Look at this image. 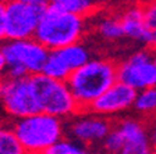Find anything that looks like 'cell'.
Masks as SVG:
<instances>
[{
  "label": "cell",
  "mask_w": 156,
  "mask_h": 154,
  "mask_svg": "<svg viewBox=\"0 0 156 154\" xmlns=\"http://www.w3.org/2000/svg\"><path fill=\"white\" fill-rule=\"evenodd\" d=\"M117 82V65L109 60H89L67 79L80 110H88L107 89Z\"/></svg>",
  "instance_id": "obj_1"
},
{
  "label": "cell",
  "mask_w": 156,
  "mask_h": 154,
  "mask_svg": "<svg viewBox=\"0 0 156 154\" xmlns=\"http://www.w3.org/2000/svg\"><path fill=\"white\" fill-rule=\"evenodd\" d=\"M84 32V18L49 7L39 21L34 39L49 51L75 45Z\"/></svg>",
  "instance_id": "obj_2"
},
{
  "label": "cell",
  "mask_w": 156,
  "mask_h": 154,
  "mask_svg": "<svg viewBox=\"0 0 156 154\" xmlns=\"http://www.w3.org/2000/svg\"><path fill=\"white\" fill-rule=\"evenodd\" d=\"M13 131L27 154H43L63 139L62 119L45 112L17 119Z\"/></svg>",
  "instance_id": "obj_3"
},
{
  "label": "cell",
  "mask_w": 156,
  "mask_h": 154,
  "mask_svg": "<svg viewBox=\"0 0 156 154\" xmlns=\"http://www.w3.org/2000/svg\"><path fill=\"white\" fill-rule=\"evenodd\" d=\"M31 82L39 112H45L56 118H64L81 111L67 82L50 79L42 74L31 77Z\"/></svg>",
  "instance_id": "obj_4"
},
{
  "label": "cell",
  "mask_w": 156,
  "mask_h": 154,
  "mask_svg": "<svg viewBox=\"0 0 156 154\" xmlns=\"http://www.w3.org/2000/svg\"><path fill=\"white\" fill-rule=\"evenodd\" d=\"M49 9L45 0H10L6 2L7 40L32 39L39 21Z\"/></svg>",
  "instance_id": "obj_5"
},
{
  "label": "cell",
  "mask_w": 156,
  "mask_h": 154,
  "mask_svg": "<svg viewBox=\"0 0 156 154\" xmlns=\"http://www.w3.org/2000/svg\"><path fill=\"white\" fill-rule=\"evenodd\" d=\"M0 101L7 114L17 119L39 112L31 77L23 79L4 78L0 82Z\"/></svg>",
  "instance_id": "obj_6"
},
{
  "label": "cell",
  "mask_w": 156,
  "mask_h": 154,
  "mask_svg": "<svg viewBox=\"0 0 156 154\" xmlns=\"http://www.w3.org/2000/svg\"><path fill=\"white\" fill-rule=\"evenodd\" d=\"M117 82L141 92L156 86V70L151 50H140L117 65Z\"/></svg>",
  "instance_id": "obj_7"
},
{
  "label": "cell",
  "mask_w": 156,
  "mask_h": 154,
  "mask_svg": "<svg viewBox=\"0 0 156 154\" xmlns=\"http://www.w3.org/2000/svg\"><path fill=\"white\" fill-rule=\"evenodd\" d=\"M7 65H20L28 72L29 77L42 72L43 65L50 51L35 39L7 40L2 45Z\"/></svg>",
  "instance_id": "obj_8"
},
{
  "label": "cell",
  "mask_w": 156,
  "mask_h": 154,
  "mask_svg": "<svg viewBox=\"0 0 156 154\" xmlns=\"http://www.w3.org/2000/svg\"><path fill=\"white\" fill-rule=\"evenodd\" d=\"M135 97V90L120 82H116L99 99L95 100L88 110L95 115H113V114H119L131 108L134 106Z\"/></svg>",
  "instance_id": "obj_9"
},
{
  "label": "cell",
  "mask_w": 156,
  "mask_h": 154,
  "mask_svg": "<svg viewBox=\"0 0 156 154\" xmlns=\"http://www.w3.org/2000/svg\"><path fill=\"white\" fill-rule=\"evenodd\" d=\"M113 129L112 122L101 115H87L75 119L70 126V133L80 145H94L103 142Z\"/></svg>",
  "instance_id": "obj_10"
},
{
  "label": "cell",
  "mask_w": 156,
  "mask_h": 154,
  "mask_svg": "<svg viewBox=\"0 0 156 154\" xmlns=\"http://www.w3.org/2000/svg\"><path fill=\"white\" fill-rule=\"evenodd\" d=\"M124 138V147L120 154H149L152 151L146 126L134 118H126L116 126Z\"/></svg>",
  "instance_id": "obj_11"
},
{
  "label": "cell",
  "mask_w": 156,
  "mask_h": 154,
  "mask_svg": "<svg viewBox=\"0 0 156 154\" xmlns=\"http://www.w3.org/2000/svg\"><path fill=\"white\" fill-rule=\"evenodd\" d=\"M121 26H123V32L124 36L128 38L136 39L140 42L145 43L149 29L145 25L144 21V13H142V7L141 4L133 6L130 9H127L120 17Z\"/></svg>",
  "instance_id": "obj_12"
},
{
  "label": "cell",
  "mask_w": 156,
  "mask_h": 154,
  "mask_svg": "<svg viewBox=\"0 0 156 154\" xmlns=\"http://www.w3.org/2000/svg\"><path fill=\"white\" fill-rule=\"evenodd\" d=\"M49 7L62 11V13L85 18L94 11H96L99 9V4L91 0H52L49 2Z\"/></svg>",
  "instance_id": "obj_13"
},
{
  "label": "cell",
  "mask_w": 156,
  "mask_h": 154,
  "mask_svg": "<svg viewBox=\"0 0 156 154\" xmlns=\"http://www.w3.org/2000/svg\"><path fill=\"white\" fill-rule=\"evenodd\" d=\"M55 51L57 53L60 60L64 63L66 67L71 71V72H74L78 68L84 67L88 61L91 60L89 58V51L82 45H80V43L70 45L67 47H63L60 50H55Z\"/></svg>",
  "instance_id": "obj_14"
},
{
  "label": "cell",
  "mask_w": 156,
  "mask_h": 154,
  "mask_svg": "<svg viewBox=\"0 0 156 154\" xmlns=\"http://www.w3.org/2000/svg\"><path fill=\"white\" fill-rule=\"evenodd\" d=\"M134 108L148 118H156V86L136 92Z\"/></svg>",
  "instance_id": "obj_15"
},
{
  "label": "cell",
  "mask_w": 156,
  "mask_h": 154,
  "mask_svg": "<svg viewBox=\"0 0 156 154\" xmlns=\"http://www.w3.org/2000/svg\"><path fill=\"white\" fill-rule=\"evenodd\" d=\"M41 74L48 77V78H50V79L67 82L68 77L71 75V71L66 67V64L60 60V57L57 56L56 51H50Z\"/></svg>",
  "instance_id": "obj_16"
},
{
  "label": "cell",
  "mask_w": 156,
  "mask_h": 154,
  "mask_svg": "<svg viewBox=\"0 0 156 154\" xmlns=\"http://www.w3.org/2000/svg\"><path fill=\"white\" fill-rule=\"evenodd\" d=\"M0 154H27L13 128L0 126Z\"/></svg>",
  "instance_id": "obj_17"
},
{
  "label": "cell",
  "mask_w": 156,
  "mask_h": 154,
  "mask_svg": "<svg viewBox=\"0 0 156 154\" xmlns=\"http://www.w3.org/2000/svg\"><path fill=\"white\" fill-rule=\"evenodd\" d=\"M98 31L106 39H120L124 36L121 21L117 17H106L99 22Z\"/></svg>",
  "instance_id": "obj_18"
},
{
  "label": "cell",
  "mask_w": 156,
  "mask_h": 154,
  "mask_svg": "<svg viewBox=\"0 0 156 154\" xmlns=\"http://www.w3.org/2000/svg\"><path fill=\"white\" fill-rule=\"evenodd\" d=\"M43 154H91L84 145L74 143L67 139H62L48 149Z\"/></svg>",
  "instance_id": "obj_19"
},
{
  "label": "cell",
  "mask_w": 156,
  "mask_h": 154,
  "mask_svg": "<svg viewBox=\"0 0 156 154\" xmlns=\"http://www.w3.org/2000/svg\"><path fill=\"white\" fill-rule=\"evenodd\" d=\"M102 145H103V150L106 151V154H120V151L124 147V138L121 132L114 126L102 142Z\"/></svg>",
  "instance_id": "obj_20"
},
{
  "label": "cell",
  "mask_w": 156,
  "mask_h": 154,
  "mask_svg": "<svg viewBox=\"0 0 156 154\" xmlns=\"http://www.w3.org/2000/svg\"><path fill=\"white\" fill-rule=\"evenodd\" d=\"M142 13H144V21L149 31L156 29V2H149V3H142Z\"/></svg>",
  "instance_id": "obj_21"
},
{
  "label": "cell",
  "mask_w": 156,
  "mask_h": 154,
  "mask_svg": "<svg viewBox=\"0 0 156 154\" xmlns=\"http://www.w3.org/2000/svg\"><path fill=\"white\" fill-rule=\"evenodd\" d=\"M7 40L6 35V2H0V42Z\"/></svg>",
  "instance_id": "obj_22"
},
{
  "label": "cell",
  "mask_w": 156,
  "mask_h": 154,
  "mask_svg": "<svg viewBox=\"0 0 156 154\" xmlns=\"http://www.w3.org/2000/svg\"><path fill=\"white\" fill-rule=\"evenodd\" d=\"M146 126V135H148V140H149L152 149H156V118H152L151 122Z\"/></svg>",
  "instance_id": "obj_23"
},
{
  "label": "cell",
  "mask_w": 156,
  "mask_h": 154,
  "mask_svg": "<svg viewBox=\"0 0 156 154\" xmlns=\"http://www.w3.org/2000/svg\"><path fill=\"white\" fill-rule=\"evenodd\" d=\"M145 45L151 51H155L156 53V29L149 31L148 38H146V40H145Z\"/></svg>",
  "instance_id": "obj_24"
},
{
  "label": "cell",
  "mask_w": 156,
  "mask_h": 154,
  "mask_svg": "<svg viewBox=\"0 0 156 154\" xmlns=\"http://www.w3.org/2000/svg\"><path fill=\"white\" fill-rule=\"evenodd\" d=\"M6 70H7V61H6V57H4L3 47L0 45V82L6 78Z\"/></svg>",
  "instance_id": "obj_25"
},
{
  "label": "cell",
  "mask_w": 156,
  "mask_h": 154,
  "mask_svg": "<svg viewBox=\"0 0 156 154\" xmlns=\"http://www.w3.org/2000/svg\"><path fill=\"white\" fill-rule=\"evenodd\" d=\"M153 65H155V70H156V54L153 56Z\"/></svg>",
  "instance_id": "obj_26"
},
{
  "label": "cell",
  "mask_w": 156,
  "mask_h": 154,
  "mask_svg": "<svg viewBox=\"0 0 156 154\" xmlns=\"http://www.w3.org/2000/svg\"><path fill=\"white\" fill-rule=\"evenodd\" d=\"M149 154H156V149H152V151H151Z\"/></svg>",
  "instance_id": "obj_27"
},
{
  "label": "cell",
  "mask_w": 156,
  "mask_h": 154,
  "mask_svg": "<svg viewBox=\"0 0 156 154\" xmlns=\"http://www.w3.org/2000/svg\"><path fill=\"white\" fill-rule=\"evenodd\" d=\"M95 154H106V153H95Z\"/></svg>",
  "instance_id": "obj_28"
}]
</instances>
